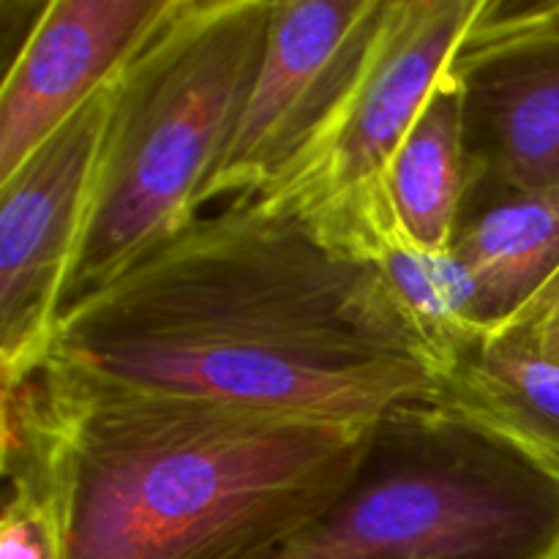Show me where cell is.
I'll list each match as a JSON object with an SVG mask.
<instances>
[{
  "label": "cell",
  "mask_w": 559,
  "mask_h": 559,
  "mask_svg": "<svg viewBox=\"0 0 559 559\" xmlns=\"http://www.w3.org/2000/svg\"><path fill=\"white\" fill-rule=\"evenodd\" d=\"M44 366L355 424L437 402L440 388L435 353L377 265L265 194L194 218L63 311Z\"/></svg>",
  "instance_id": "obj_1"
},
{
  "label": "cell",
  "mask_w": 559,
  "mask_h": 559,
  "mask_svg": "<svg viewBox=\"0 0 559 559\" xmlns=\"http://www.w3.org/2000/svg\"><path fill=\"white\" fill-rule=\"evenodd\" d=\"M63 559H260L347 489L371 424L129 391L41 366Z\"/></svg>",
  "instance_id": "obj_2"
},
{
  "label": "cell",
  "mask_w": 559,
  "mask_h": 559,
  "mask_svg": "<svg viewBox=\"0 0 559 559\" xmlns=\"http://www.w3.org/2000/svg\"><path fill=\"white\" fill-rule=\"evenodd\" d=\"M273 0H175L115 82L60 314L200 218L260 74Z\"/></svg>",
  "instance_id": "obj_3"
},
{
  "label": "cell",
  "mask_w": 559,
  "mask_h": 559,
  "mask_svg": "<svg viewBox=\"0 0 559 559\" xmlns=\"http://www.w3.org/2000/svg\"><path fill=\"white\" fill-rule=\"evenodd\" d=\"M260 559H559V464L445 402L371 424L338 500Z\"/></svg>",
  "instance_id": "obj_4"
},
{
  "label": "cell",
  "mask_w": 559,
  "mask_h": 559,
  "mask_svg": "<svg viewBox=\"0 0 559 559\" xmlns=\"http://www.w3.org/2000/svg\"><path fill=\"white\" fill-rule=\"evenodd\" d=\"M478 9L480 0H388L347 102L265 197L309 216L347 251L364 235L396 224L382 194L385 173Z\"/></svg>",
  "instance_id": "obj_5"
},
{
  "label": "cell",
  "mask_w": 559,
  "mask_h": 559,
  "mask_svg": "<svg viewBox=\"0 0 559 559\" xmlns=\"http://www.w3.org/2000/svg\"><path fill=\"white\" fill-rule=\"evenodd\" d=\"M388 0H273L265 58L200 207L276 189L347 102Z\"/></svg>",
  "instance_id": "obj_6"
},
{
  "label": "cell",
  "mask_w": 559,
  "mask_h": 559,
  "mask_svg": "<svg viewBox=\"0 0 559 559\" xmlns=\"http://www.w3.org/2000/svg\"><path fill=\"white\" fill-rule=\"evenodd\" d=\"M448 71L462 93V213L559 189V0H480Z\"/></svg>",
  "instance_id": "obj_7"
},
{
  "label": "cell",
  "mask_w": 559,
  "mask_h": 559,
  "mask_svg": "<svg viewBox=\"0 0 559 559\" xmlns=\"http://www.w3.org/2000/svg\"><path fill=\"white\" fill-rule=\"evenodd\" d=\"M115 82L0 180V380L36 374L49 358Z\"/></svg>",
  "instance_id": "obj_8"
},
{
  "label": "cell",
  "mask_w": 559,
  "mask_h": 559,
  "mask_svg": "<svg viewBox=\"0 0 559 559\" xmlns=\"http://www.w3.org/2000/svg\"><path fill=\"white\" fill-rule=\"evenodd\" d=\"M175 0H49L0 85V180L123 71Z\"/></svg>",
  "instance_id": "obj_9"
},
{
  "label": "cell",
  "mask_w": 559,
  "mask_h": 559,
  "mask_svg": "<svg viewBox=\"0 0 559 559\" xmlns=\"http://www.w3.org/2000/svg\"><path fill=\"white\" fill-rule=\"evenodd\" d=\"M451 251L473 271L495 333L559 273V189L511 194L462 213Z\"/></svg>",
  "instance_id": "obj_10"
},
{
  "label": "cell",
  "mask_w": 559,
  "mask_h": 559,
  "mask_svg": "<svg viewBox=\"0 0 559 559\" xmlns=\"http://www.w3.org/2000/svg\"><path fill=\"white\" fill-rule=\"evenodd\" d=\"M382 194L396 229L409 243L426 251L451 249L467 194V173L462 93L448 69L399 145Z\"/></svg>",
  "instance_id": "obj_11"
},
{
  "label": "cell",
  "mask_w": 559,
  "mask_h": 559,
  "mask_svg": "<svg viewBox=\"0 0 559 559\" xmlns=\"http://www.w3.org/2000/svg\"><path fill=\"white\" fill-rule=\"evenodd\" d=\"M355 254L385 276L388 287L435 353L440 374L464 349L491 336L478 282L467 262L451 249H418L396 227H388L369 235Z\"/></svg>",
  "instance_id": "obj_12"
},
{
  "label": "cell",
  "mask_w": 559,
  "mask_h": 559,
  "mask_svg": "<svg viewBox=\"0 0 559 559\" xmlns=\"http://www.w3.org/2000/svg\"><path fill=\"white\" fill-rule=\"evenodd\" d=\"M437 402L502 426L559 464L557 364L486 338L442 371Z\"/></svg>",
  "instance_id": "obj_13"
},
{
  "label": "cell",
  "mask_w": 559,
  "mask_h": 559,
  "mask_svg": "<svg viewBox=\"0 0 559 559\" xmlns=\"http://www.w3.org/2000/svg\"><path fill=\"white\" fill-rule=\"evenodd\" d=\"M489 338L559 366V273Z\"/></svg>",
  "instance_id": "obj_14"
}]
</instances>
